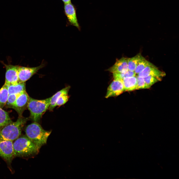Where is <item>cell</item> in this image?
Listing matches in <instances>:
<instances>
[{"instance_id":"cell-1","label":"cell","mask_w":179,"mask_h":179,"mask_svg":"<svg viewBox=\"0 0 179 179\" xmlns=\"http://www.w3.org/2000/svg\"><path fill=\"white\" fill-rule=\"evenodd\" d=\"M14 157H28L37 154L40 149L27 136L18 137L13 143Z\"/></svg>"},{"instance_id":"cell-2","label":"cell","mask_w":179,"mask_h":179,"mask_svg":"<svg viewBox=\"0 0 179 179\" xmlns=\"http://www.w3.org/2000/svg\"><path fill=\"white\" fill-rule=\"evenodd\" d=\"M25 132L26 136L40 149L46 143L51 132L45 130L38 123L34 122L27 126Z\"/></svg>"},{"instance_id":"cell-3","label":"cell","mask_w":179,"mask_h":179,"mask_svg":"<svg viewBox=\"0 0 179 179\" xmlns=\"http://www.w3.org/2000/svg\"><path fill=\"white\" fill-rule=\"evenodd\" d=\"M28 118L19 117L15 122L12 121L0 130V140L12 141L19 137L20 135L22 128Z\"/></svg>"},{"instance_id":"cell-4","label":"cell","mask_w":179,"mask_h":179,"mask_svg":"<svg viewBox=\"0 0 179 179\" xmlns=\"http://www.w3.org/2000/svg\"><path fill=\"white\" fill-rule=\"evenodd\" d=\"M51 97L38 100L29 96L27 108L30 111V118L34 122L39 123L42 116L49 109Z\"/></svg>"},{"instance_id":"cell-5","label":"cell","mask_w":179,"mask_h":179,"mask_svg":"<svg viewBox=\"0 0 179 179\" xmlns=\"http://www.w3.org/2000/svg\"><path fill=\"white\" fill-rule=\"evenodd\" d=\"M0 156L8 163H11L14 157L13 141L0 140Z\"/></svg>"},{"instance_id":"cell-6","label":"cell","mask_w":179,"mask_h":179,"mask_svg":"<svg viewBox=\"0 0 179 179\" xmlns=\"http://www.w3.org/2000/svg\"><path fill=\"white\" fill-rule=\"evenodd\" d=\"M45 66L44 63L35 67H29L19 66L18 70V82H25Z\"/></svg>"},{"instance_id":"cell-7","label":"cell","mask_w":179,"mask_h":179,"mask_svg":"<svg viewBox=\"0 0 179 179\" xmlns=\"http://www.w3.org/2000/svg\"><path fill=\"white\" fill-rule=\"evenodd\" d=\"M6 69L5 80L4 85L7 86L15 84L18 81V70L19 66L4 64Z\"/></svg>"},{"instance_id":"cell-8","label":"cell","mask_w":179,"mask_h":179,"mask_svg":"<svg viewBox=\"0 0 179 179\" xmlns=\"http://www.w3.org/2000/svg\"><path fill=\"white\" fill-rule=\"evenodd\" d=\"M29 96L26 91L18 96L15 103L11 108L17 112L19 117L22 116L23 112L27 108Z\"/></svg>"},{"instance_id":"cell-9","label":"cell","mask_w":179,"mask_h":179,"mask_svg":"<svg viewBox=\"0 0 179 179\" xmlns=\"http://www.w3.org/2000/svg\"><path fill=\"white\" fill-rule=\"evenodd\" d=\"M165 75V72L160 71L155 66L150 63L138 74L137 76L143 78L151 76L155 77L161 81L162 78Z\"/></svg>"},{"instance_id":"cell-10","label":"cell","mask_w":179,"mask_h":179,"mask_svg":"<svg viewBox=\"0 0 179 179\" xmlns=\"http://www.w3.org/2000/svg\"><path fill=\"white\" fill-rule=\"evenodd\" d=\"M124 91L122 80H114L108 87L105 98L117 96Z\"/></svg>"},{"instance_id":"cell-11","label":"cell","mask_w":179,"mask_h":179,"mask_svg":"<svg viewBox=\"0 0 179 179\" xmlns=\"http://www.w3.org/2000/svg\"><path fill=\"white\" fill-rule=\"evenodd\" d=\"M64 9L65 14L70 24L79 30L80 26L77 18L76 10L73 5L71 2L65 4Z\"/></svg>"},{"instance_id":"cell-12","label":"cell","mask_w":179,"mask_h":179,"mask_svg":"<svg viewBox=\"0 0 179 179\" xmlns=\"http://www.w3.org/2000/svg\"><path fill=\"white\" fill-rule=\"evenodd\" d=\"M128 58L122 57L117 60L115 63L108 69L112 73H123L128 70Z\"/></svg>"},{"instance_id":"cell-13","label":"cell","mask_w":179,"mask_h":179,"mask_svg":"<svg viewBox=\"0 0 179 179\" xmlns=\"http://www.w3.org/2000/svg\"><path fill=\"white\" fill-rule=\"evenodd\" d=\"M122 81L124 91H130L136 90L137 82L136 76L124 78Z\"/></svg>"},{"instance_id":"cell-14","label":"cell","mask_w":179,"mask_h":179,"mask_svg":"<svg viewBox=\"0 0 179 179\" xmlns=\"http://www.w3.org/2000/svg\"><path fill=\"white\" fill-rule=\"evenodd\" d=\"M9 94H12L19 95L26 91L25 82H18L15 84H10L7 86Z\"/></svg>"},{"instance_id":"cell-15","label":"cell","mask_w":179,"mask_h":179,"mask_svg":"<svg viewBox=\"0 0 179 179\" xmlns=\"http://www.w3.org/2000/svg\"><path fill=\"white\" fill-rule=\"evenodd\" d=\"M70 88L69 86H67L58 91L51 97L50 104L48 109L49 111H53L56 106V101L60 96L63 94H68Z\"/></svg>"},{"instance_id":"cell-16","label":"cell","mask_w":179,"mask_h":179,"mask_svg":"<svg viewBox=\"0 0 179 179\" xmlns=\"http://www.w3.org/2000/svg\"><path fill=\"white\" fill-rule=\"evenodd\" d=\"M8 96L7 86L4 84L0 89V107L2 108L6 105Z\"/></svg>"},{"instance_id":"cell-17","label":"cell","mask_w":179,"mask_h":179,"mask_svg":"<svg viewBox=\"0 0 179 179\" xmlns=\"http://www.w3.org/2000/svg\"><path fill=\"white\" fill-rule=\"evenodd\" d=\"M12 122L8 112L0 107V130Z\"/></svg>"},{"instance_id":"cell-18","label":"cell","mask_w":179,"mask_h":179,"mask_svg":"<svg viewBox=\"0 0 179 179\" xmlns=\"http://www.w3.org/2000/svg\"><path fill=\"white\" fill-rule=\"evenodd\" d=\"M141 56L140 53H138L133 57L128 58V70L134 71Z\"/></svg>"},{"instance_id":"cell-19","label":"cell","mask_w":179,"mask_h":179,"mask_svg":"<svg viewBox=\"0 0 179 179\" xmlns=\"http://www.w3.org/2000/svg\"><path fill=\"white\" fill-rule=\"evenodd\" d=\"M150 63L141 55L134 71L136 74H138L141 72L146 66L149 65Z\"/></svg>"},{"instance_id":"cell-20","label":"cell","mask_w":179,"mask_h":179,"mask_svg":"<svg viewBox=\"0 0 179 179\" xmlns=\"http://www.w3.org/2000/svg\"><path fill=\"white\" fill-rule=\"evenodd\" d=\"M113 74L114 80H121L127 78L135 76L136 75L134 71L129 70L124 73H116Z\"/></svg>"},{"instance_id":"cell-21","label":"cell","mask_w":179,"mask_h":179,"mask_svg":"<svg viewBox=\"0 0 179 179\" xmlns=\"http://www.w3.org/2000/svg\"><path fill=\"white\" fill-rule=\"evenodd\" d=\"M145 83L146 89L149 88L156 82L161 81L159 79L151 76H148L144 78Z\"/></svg>"},{"instance_id":"cell-22","label":"cell","mask_w":179,"mask_h":179,"mask_svg":"<svg viewBox=\"0 0 179 179\" xmlns=\"http://www.w3.org/2000/svg\"><path fill=\"white\" fill-rule=\"evenodd\" d=\"M18 95L14 94H9L6 104L8 107L11 108L13 106Z\"/></svg>"},{"instance_id":"cell-23","label":"cell","mask_w":179,"mask_h":179,"mask_svg":"<svg viewBox=\"0 0 179 179\" xmlns=\"http://www.w3.org/2000/svg\"><path fill=\"white\" fill-rule=\"evenodd\" d=\"M69 96L67 94H64L60 96L57 100L56 106H60L65 104L68 101Z\"/></svg>"},{"instance_id":"cell-24","label":"cell","mask_w":179,"mask_h":179,"mask_svg":"<svg viewBox=\"0 0 179 179\" xmlns=\"http://www.w3.org/2000/svg\"><path fill=\"white\" fill-rule=\"evenodd\" d=\"M137 79L136 90L146 89L144 78L136 76Z\"/></svg>"},{"instance_id":"cell-25","label":"cell","mask_w":179,"mask_h":179,"mask_svg":"<svg viewBox=\"0 0 179 179\" xmlns=\"http://www.w3.org/2000/svg\"><path fill=\"white\" fill-rule=\"evenodd\" d=\"M65 4L71 3V0H62Z\"/></svg>"}]
</instances>
